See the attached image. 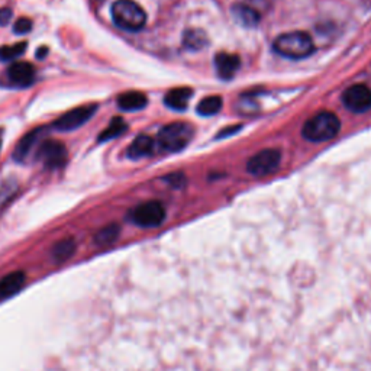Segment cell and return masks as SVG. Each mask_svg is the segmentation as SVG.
Masks as SVG:
<instances>
[{"label": "cell", "instance_id": "obj_8", "mask_svg": "<svg viewBox=\"0 0 371 371\" xmlns=\"http://www.w3.org/2000/svg\"><path fill=\"white\" fill-rule=\"evenodd\" d=\"M96 109H97L96 105H86V106H80L73 111H68L67 113L61 115L54 122V128L61 132L77 129L91 120V117L96 113Z\"/></svg>", "mask_w": 371, "mask_h": 371}, {"label": "cell", "instance_id": "obj_2", "mask_svg": "<svg viewBox=\"0 0 371 371\" xmlns=\"http://www.w3.org/2000/svg\"><path fill=\"white\" fill-rule=\"evenodd\" d=\"M341 129L339 117L328 111H323L312 116L303 125L302 135L310 142H323L330 141L338 135Z\"/></svg>", "mask_w": 371, "mask_h": 371}, {"label": "cell", "instance_id": "obj_14", "mask_svg": "<svg viewBox=\"0 0 371 371\" xmlns=\"http://www.w3.org/2000/svg\"><path fill=\"white\" fill-rule=\"evenodd\" d=\"M154 148H155V141L151 137L140 135L132 141L126 154L131 160H140V158L151 155L154 153Z\"/></svg>", "mask_w": 371, "mask_h": 371}, {"label": "cell", "instance_id": "obj_5", "mask_svg": "<svg viewBox=\"0 0 371 371\" xmlns=\"http://www.w3.org/2000/svg\"><path fill=\"white\" fill-rule=\"evenodd\" d=\"M131 220L141 228H157L166 220V207L157 200L141 203L131 212Z\"/></svg>", "mask_w": 371, "mask_h": 371}, {"label": "cell", "instance_id": "obj_3", "mask_svg": "<svg viewBox=\"0 0 371 371\" xmlns=\"http://www.w3.org/2000/svg\"><path fill=\"white\" fill-rule=\"evenodd\" d=\"M112 18L117 28L137 32L146 23V13L133 0H117L112 6Z\"/></svg>", "mask_w": 371, "mask_h": 371}, {"label": "cell", "instance_id": "obj_9", "mask_svg": "<svg viewBox=\"0 0 371 371\" xmlns=\"http://www.w3.org/2000/svg\"><path fill=\"white\" fill-rule=\"evenodd\" d=\"M343 103L354 113H364L371 109V91L365 84H355L343 93Z\"/></svg>", "mask_w": 371, "mask_h": 371}, {"label": "cell", "instance_id": "obj_12", "mask_svg": "<svg viewBox=\"0 0 371 371\" xmlns=\"http://www.w3.org/2000/svg\"><path fill=\"white\" fill-rule=\"evenodd\" d=\"M26 283V276L23 272H13L5 276L0 280V301H5L12 298L17 293L21 292V289Z\"/></svg>", "mask_w": 371, "mask_h": 371}, {"label": "cell", "instance_id": "obj_10", "mask_svg": "<svg viewBox=\"0 0 371 371\" xmlns=\"http://www.w3.org/2000/svg\"><path fill=\"white\" fill-rule=\"evenodd\" d=\"M6 77L13 86L29 87L35 82V70L29 63H15L8 68Z\"/></svg>", "mask_w": 371, "mask_h": 371}, {"label": "cell", "instance_id": "obj_16", "mask_svg": "<svg viewBox=\"0 0 371 371\" xmlns=\"http://www.w3.org/2000/svg\"><path fill=\"white\" fill-rule=\"evenodd\" d=\"M232 13L235 19L247 28L257 26L261 21V13L254 6L249 5H235L232 8Z\"/></svg>", "mask_w": 371, "mask_h": 371}, {"label": "cell", "instance_id": "obj_15", "mask_svg": "<svg viewBox=\"0 0 371 371\" xmlns=\"http://www.w3.org/2000/svg\"><path fill=\"white\" fill-rule=\"evenodd\" d=\"M193 96V91L189 87H177L170 91L166 97L164 103L166 106H169L173 111H184L189 105V100Z\"/></svg>", "mask_w": 371, "mask_h": 371}, {"label": "cell", "instance_id": "obj_26", "mask_svg": "<svg viewBox=\"0 0 371 371\" xmlns=\"http://www.w3.org/2000/svg\"><path fill=\"white\" fill-rule=\"evenodd\" d=\"M48 54V48H46V47H42V48H39L38 50V53H37V57L38 58H44V57H46Z\"/></svg>", "mask_w": 371, "mask_h": 371}, {"label": "cell", "instance_id": "obj_1", "mask_svg": "<svg viewBox=\"0 0 371 371\" xmlns=\"http://www.w3.org/2000/svg\"><path fill=\"white\" fill-rule=\"evenodd\" d=\"M273 48L278 55L289 58V60H302L314 53L315 46L307 32L294 31L277 37Z\"/></svg>", "mask_w": 371, "mask_h": 371}, {"label": "cell", "instance_id": "obj_25", "mask_svg": "<svg viewBox=\"0 0 371 371\" xmlns=\"http://www.w3.org/2000/svg\"><path fill=\"white\" fill-rule=\"evenodd\" d=\"M12 19V10L9 8L0 9V25H8Z\"/></svg>", "mask_w": 371, "mask_h": 371}, {"label": "cell", "instance_id": "obj_13", "mask_svg": "<svg viewBox=\"0 0 371 371\" xmlns=\"http://www.w3.org/2000/svg\"><path fill=\"white\" fill-rule=\"evenodd\" d=\"M42 128H37L31 132H28L26 135L18 142L17 148H15L13 151V158L17 161H23L26 160V157L29 155V153L32 151V148L39 142L41 137H42Z\"/></svg>", "mask_w": 371, "mask_h": 371}, {"label": "cell", "instance_id": "obj_19", "mask_svg": "<svg viewBox=\"0 0 371 371\" xmlns=\"http://www.w3.org/2000/svg\"><path fill=\"white\" fill-rule=\"evenodd\" d=\"M183 44L186 48L198 51L207 46V37L200 29H189V31L184 32Z\"/></svg>", "mask_w": 371, "mask_h": 371}, {"label": "cell", "instance_id": "obj_6", "mask_svg": "<svg viewBox=\"0 0 371 371\" xmlns=\"http://www.w3.org/2000/svg\"><path fill=\"white\" fill-rule=\"evenodd\" d=\"M281 161V154L278 150L274 148H269V150H263L257 153L256 155H252L247 164V170L252 175H267L272 174L273 171L277 170Z\"/></svg>", "mask_w": 371, "mask_h": 371}, {"label": "cell", "instance_id": "obj_18", "mask_svg": "<svg viewBox=\"0 0 371 371\" xmlns=\"http://www.w3.org/2000/svg\"><path fill=\"white\" fill-rule=\"evenodd\" d=\"M74 252H76V241L73 238H66L53 247L51 256L55 263H64L74 256Z\"/></svg>", "mask_w": 371, "mask_h": 371}, {"label": "cell", "instance_id": "obj_21", "mask_svg": "<svg viewBox=\"0 0 371 371\" xmlns=\"http://www.w3.org/2000/svg\"><path fill=\"white\" fill-rule=\"evenodd\" d=\"M222 105H224V103H222L220 96H207L199 102L196 111L200 116H213L219 113Z\"/></svg>", "mask_w": 371, "mask_h": 371}, {"label": "cell", "instance_id": "obj_24", "mask_svg": "<svg viewBox=\"0 0 371 371\" xmlns=\"http://www.w3.org/2000/svg\"><path fill=\"white\" fill-rule=\"evenodd\" d=\"M31 29H32V21L28 19V18H21L13 25V31H15V34H18V35L31 32Z\"/></svg>", "mask_w": 371, "mask_h": 371}, {"label": "cell", "instance_id": "obj_20", "mask_svg": "<svg viewBox=\"0 0 371 371\" xmlns=\"http://www.w3.org/2000/svg\"><path fill=\"white\" fill-rule=\"evenodd\" d=\"M120 232H121V228L120 225L116 224H111L105 228H102L96 235H95V242L99 245V247H108V245H112L116 240L117 236H120Z\"/></svg>", "mask_w": 371, "mask_h": 371}, {"label": "cell", "instance_id": "obj_4", "mask_svg": "<svg viewBox=\"0 0 371 371\" xmlns=\"http://www.w3.org/2000/svg\"><path fill=\"white\" fill-rule=\"evenodd\" d=\"M193 138V126L187 122H173L162 126L158 132L157 142L164 151H182Z\"/></svg>", "mask_w": 371, "mask_h": 371}, {"label": "cell", "instance_id": "obj_11", "mask_svg": "<svg viewBox=\"0 0 371 371\" xmlns=\"http://www.w3.org/2000/svg\"><path fill=\"white\" fill-rule=\"evenodd\" d=\"M241 60L236 54H228V53H219L215 57V67L216 73L220 79L229 80L235 76V73L240 70Z\"/></svg>", "mask_w": 371, "mask_h": 371}, {"label": "cell", "instance_id": "obj_7", "mask_svg": "<svg viewBox=\"0 0 371 371\" xmlns=\"http://www.w3.org/2000/svg\"><path fill=\"white\" fill-rule=\"evenodd\" d=\"M37 158L42 162L47 169H60L66 164L67 161V150L63 145V142H58L55 140H48L44 141L38 151H37Z\"/></svg>", "mask_w": 371, "mask_h": 371}, {"label": "cell", "instance_id": "obj_23", "mask_svg": "<svg viewBox=\"0 0 371 371\" xmlns=\"http://www.w3.org/2000/svg\"><path fill=\"white\" fill-rule=\"evenodd\" d=\"M26 50V42H18L15 46H5L0 47V61H12L18 58Z\"/></svg>", "mask_w": 371, "mask_h": 371}, {"label": "cell", "instance_id": "obj_22", "mask_svg": "<svg viewBox=\"0 0 371 371\" xmlns=\"http://www.w3.org/2000/svg\"><path fill=\"white\" fill-rule=\"evenodd\" d=\"M126 124L125 121L122 120V117H113V120L111 121L109 126L105 129V131H102V133L99 135V141L100 142H106V141H111L116 137H120L122 132L126 131Z\"/></svg>", "mask_w": 371, "mask_h": 371}, {"label": "cell", "instance_id": "obj_17", "mask_svg": "<svg viewBox=\"0 0 371 371\" xmlns=\"http://www.w3.org/2000/svg\"><path fill=\"white\" fill-rule=\"evenodd\" d=\"M148 105V99L141 92H126L117 97V106L125 112H137Z\"/></svg>", "mask_w": 371, "mask_h": 371}]
</instances>
